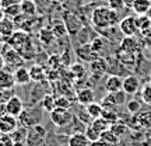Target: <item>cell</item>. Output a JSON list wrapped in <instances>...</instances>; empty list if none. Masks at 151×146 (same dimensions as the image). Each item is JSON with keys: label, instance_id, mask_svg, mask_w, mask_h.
<instances>
[{"label": "cell", "instance_id": "b9f144b4", "mask_svg": "<svg viewBox=\"0 0 151 146\" xmlns=\"http://www.w3.org/2000/svg\"><path fill=\"white\" fill-rule=\"evenodd\" d=\"M108 7L120 13V10L124 9V0H108Z\"/></svg>", "mask_w": 151, "mask_h": 146}, {"label": "cell", "instance_id": "60d3db41", "mask_svg": "<svg viewBox=\"0 0 151 146\" xmlns=\"http://www.w3.org/2000/svg\"><path fill=\"white\" fill-rule=\"evenodd\" d=\"M141 100L146 104H151V83L144 84L143 90H141Z\"/></svg>", "mask_w": 151, "mask_h": 146}, {"label": "cell", "instance_id": "e0dca14e", "mask_svg": "<svg viewBox=\"0 0 151 146\" xmlns=\"http://www.w3.org/2000/svg\"><path fill=\"white\" fill-rule=\"evenodd\" d=\"M123 86V77L115 75H109L105 80V90L108 93H116L122 90Z\"/></svg>", "mask_w": 151, "mask_h": 146}, {"label": "cell", "instance_id": "f35d334b", "mask_svg": "<svg viewBox=\"0 0 151 146\" xmlns=\"http://www.w3.org/2000/svg\"><path fill=\"white\" fill-rule=\"evenodd\" d=\"M126 108H127V111H129L132 115H134V114H137L139 111H141V103L140 101H137L136 98H132V100H129L127 101V104H126Z\"/></svg>", "mask_w": 151, "mask_h": 146}, {"label": "cell", "instance_id": "681fc988", "mask_svg": "<svg viewBox=\"0 0 151 146\" xmlns=\"http://www.w3.org/2000/svg\"><path fill=\"white\" fill-rule=\"evenodd\" d=\"M55 1H59V3H66L67 0H55Z\"/></svg>", "mask_w": 151, "mask_h": 146}, {"label": "cell", "instance_id": "cb8c5ba5", "mask_svg": "<svg viewBox=\"0 0 151 146\" xmlns=\"http://www.w3.org/2000/svg\"><path fill=\"white\" fill-rule=\"evenodd\" d=\"M14 86H16L14 75L7 69H1L0 70V87L1 89H13Z\"/></svg>", "mask_w": 151, "mask_h": 146}, {"label": "cell", "instance_id": "74e56055", "mask_svg": "<svg viewBox=\"0 0 151 146\" xmlns=\"http://www.w3.org/2000/svg\"><path fill=\"white\" fill-rule=\"evenodd\" d=\"M55 107L58 108H70L71 107V101L69 97L66 96H59V97L55 98Z\"/></svg>", "mask_w": 151, "mask_h": 146}, {"label": "cell", "instance_id": "f907efd6", "mask_svg": "<svg viewBox=\"0 0 151 146\" xmlns=\"http://www.w3.org/2000/svg\"><path fill=\"white\" fill-rule=\"evenodd\" d=\"M148 134H150V136H151V128H148Z\"/></svg>", "mask_w": 151, "mask_h": 146}, {"label": "cell", "instance_id": "6da1fadb", "mask_svg": "<svg viewBox=\"0 0 151 146\" xmlns=\"http://www.w3.org/2000/svg\"><path fill=\"white\" fill-rule=\"evenodd\" d=\"M120 20L122 18L119 16V11L109 9L108 6H99L97 9H94L91 13V24L97 31L115 27L116 24H119Z\"/></svg>", "mask_w": 151, "mask_h": 146}, {"label": "cell", "instance_id": "836d02e7", "mask_svg": "<svg viewBox=\"0 0 151 146\" xmlns=\"http://www.w3.org/2000/svg\"><path fill=\"white\" fill-rule=\"evenodd\" d=\"M41 107H42V110L50 113L55 108V97L52 94H45L41 100Z\"/></svg>", "mask_w": 151, "mask_h": 146}, {"label": "cell", "instance_id": "3957f363", "mask_svg": "<svg viewBox=\"0 0 151 146\" xmlns=\"http://www.w3.org/2000/svg\"><path fill=\"white\" fill-rule=\"evenodd\" d=\"M62 18H63V24H65L66 31L69 34V37H76L81 31V28L84 27L83 20L76 13H73L70 10L63 11L62 13Z\"/></svg>", "mask_w": 151, "mask_h": 146}, {"label": "cell", "instance_id": "9c48e42d", "mask_svg": "<svg viewBox=\"0 0 151 146\" xmlns=\"http://www.w3.org/2000/svg\"><path fill=\"white\" fill-rule=\"evenodd\" d=\"M126 93L123 90L116 93H108L101 101V105L104 108H115L116 105H122L126 103Z\"/></svg>", "mask_w": 151, "mask_h": 146}, {"label": "cell", "instance_id": "8fae6325", "mask_svg": "<svg viewBox=\"0 0 151 146\" xmlns=\"http://www.w3.org/2000/svg\"><path fill=\"white\" fill-rule=\"evenodd\" d=\"M4 111H6V114H9L11 117L18 118L20 114L24 111V103H22V100L20 97H17V96H11L4 104Z\"/></svg>", "mask_w": 151, "mask_h": 146}, {"label": "cell", "instance_id": "30bf717a", "mask_svg": "<svg viewBox=\"0 0 151 146\" xmlns=\"http://www.w3.org/2000/svg\"><path fill=\"white\" fill-rule=\"evenodd\" d=\"M108 70V62H106V58L104 56H98L94 60L90 62V73L94 79H99L102 77Z\"/></svg>", "mask_w": 151, "mask_h": 146}, {"label": "cell", "instance_id": "8992f818", "mask_svg": "<svg viewBox=\"0 0 151 146\" xmlns=\"http://www.w3.org/2000/svg\"><path fill=\"white\" fill-rule=\"evenodd\" d=\"M127 126H132L133 129H148V128H151V111L144 110V111H139L137 114L132 115Z\"/></svg>", "mask_w": 151, "mask_h": 146}, {"label": "cell", "instance_id": "db71d44e", "mask_svg": "<svg viewBox=\"0 0 151 146\" xmlns=\"http://www.w3.org/2000/svg\"><path fill=\"white\" fill-rule=\"evenodd\" d=\"M0 7H1V0H0Z\"/></svg>", "mask_w": 151, "mask_h": 146}, {"label": "cell", "instance_id": "5b68a950", "mask_svg": "<svg viewBox=\"0 0 151 146\" xmlns=\"http://www.w3.org/2000/svg\"><path fill=\"white\" fill-rule=\"evenodd\" d=\"M49 117H50V121L55 126H66L71 122V119L74 118V115L71 114L70 108H58L55 107L50 113H49Z\"/></svg>", "mask_w": 151, "mask_h": 146}, {"label": "cell", "instance_id": "7402d4cb", "mask_svg": "<svg viewBox=\"0 0 151 146\" xmlns=\"http://www.w3.org/2000/svg\"><path fill=\"white\" fill-rule=\"evenodd\" d=\"M132 10L136 16H147L151 11V0H134Z\"/></svg>", "mask_w": 151, "mask_h": 146}, {"label": "cell", "instance_id": "4dcf8cb0", "mask_svg": "<svg viewBox=\"0 0 151 146\" xmlns=\"http://www.w3.org/2000/svg\"><path fill=\"white\" fill-rule=\"evenodd\" d=\"M3 13H4V17H9V18H16L21 14V4H11L9 7H4L3 9Z\"/></svg>", "mask_w": 151, "mask_h": 146}, {"label": "cell", "instance_id": "52a82bcc", "mask_svg": "<svg viewBox=\"0 0 151 146\" xmlns=\"http://www.w3.org/2000/svg\"><path fill=\"white\" fill-rule=\"evenodd\" d=\"M3 58H4V62H6V66H11V68H20L22 66L24 63V59H22V56L18 54V51L14 49L11 45L6 42L4 45V49H3Z\"/></svg>", "mask_w": 151, "mask_h": 146}, {"label": "cell", "instance_id": "277c9868", "mask_svg": "<svg viewBox=\"0 0 151 146\" xmlns=\"http://www.w3.org/2000/svg\"><path fill=\"white\" fill-rule=\"evenodd\" d=\"M46 139V129L42 124H38L27 129L25 145L27 146H42Z\"/></svg>", "mask_w": 151, "mask_h": 146}, {"label": "cell", "instance_id": "ee69618b", "mask_svg": "<svg viewBox=\"0 0 151 146\" xmlns=\"http://www.w3.org/2000/svg\"><path fill=\"white\" fill-rule=\"evenodd\" d=\"M133 3H134V0H124V7H126V9H129V10H132Z\"/></svg>", "mask_w": 151, "mask_h": 146}, {"label": "cell", "instance_id": "83f0119b", "mask_svg": "<svg viewBox=\"0 0 151 146\" xmlns=\"http://www.w3.org/2000/svg\"><path fill=\"white\" fill-rule=\"evenodd\" d=\"M29 75H31V80L32 81L41 83V81L45 80V70H43L42 66H39V65H34L29 69Z\"/></svg>", "mask_w": 151, "mask_h": 146}, {"label": "cell", "instance_id": "816d5d0a", "mask_svg": "<svg viewBox=\"0 0 151 146\" xmlns=\"http://www.w3.org/2000/svg\"><path fill=\"white\" fill-rule=\"evenodd\" d=\"M106 146H118V145H106Z\"/></svg>", "mask_w": 151, "mask_h": 146}, {"label": "cell", "instance_id": "ba28073f", "mask_svg": "<svg viewBox=\"0 0 151 146\" xmlns=\"http://www.w3.org/2000/svg\"><path fill=\"white\" fill-rule=\"evenodd\" d=\"M119 30L124 37H136L139 35V27H137V18L136 16L123 17L119 21Z\"/></svg>", "mask_w": 151, "mask_h": 146}, {"label": "cell", "instance_id": "9a60e30c", "mask_svg": "<svg viewBox=\"0 0 151 146\" xmlns=\"http://www.w3.org/2000/svg\"><path fill=\"white\" fill-rule=\"evenodd\" d=\"M76 100H77V103L80 104V105L86 107V105L95 101V93L90 87H81L76 93Z\"/></svg>", "mask_w": 151, "mask_h": 146}, {"label": "cell", "instance_id": "8d00e7d4", "mask_svg": "<svg viewBox=\"0 0 151 146\" xmlns=\"http://www.w3.org/2000/svg\"><path fill=\"white\" fill-rule=\"evenodd\" d=\"M84 134H86V136L88 138L90 142H95V141H99V139H101V134H99L97 129H94L91 125H87Z\"/></svg>", "mask_w": 151, "mask_h": 146}, {"label": "cell", "instance_id": "603a6c76", "mask_svg": "<svg viewBox=\"0 0 151 146\" xmlns=\"http://www.w3.org/2000/svg\"><path fill=\"white\" fill-rule=\"evenodd\" d=\"M67 146H91V142L88 141L84 132H76L70 135L67 141Z\"/></svg>", "mask_w": 151, "mask_h": 146}, {"label": "cell", "instance_id": "7bdbcfd3", "mask_svg": "<svg viewBox=\"0 0 151 146\" xmlns=\"http://www.w3.org/2000/svg\"><path fill=\"white\" fill-rule=\"evenodd\" d=\"M22 0H1V9L4 7H9L11 4H20Z\"/></svg>", "mask_w": 151, "mask_h": 146}, {"label": "cell", "instance_id": "ffe728a7", "mask_svg": "<svg viewBox=\"0 0 151 146\" xmlns=\"http://www.w3.org/2000/svg\"><path fill=\"white\" fill-rule=\"evenodd\" d=\"M14 80H16V84H20V86H25L28 83H31V75H29V69L24 68V66H20L17 68L16 72H14Z\"/></svg>", "mask_w": 151, "mask_h": 146}, {"label": "cell", "instance_id": "484cf974", "mask_svg": "<svg viewBox=\"0 0 151 146\" xmlns=\"http://www.w3.org/2000/svg\"><path fill=\"white\" fill-rule=\"evenodd\" d=\"M90 45H91L92 52L97 55V56H102L104 49L106 48V45H105V39H104L102 37H95L91 42H90Z\"/></svg>", "mask_w": 151, "mask_h": 146}, {"label": "cell", "instance_id": "f1b7e54d", "mask_svg": "<svg viewBox=\"0 0 151 146\" xmlns=\"http://www.w3.org/2000/svg\"><path fill=\"white\" fill-rule=\"evenodd\" d=\"M86 110H87V113L90 114V117H91L92 119H95V118H99V117H101L104 107L101 105V103H95V101H94V103L86 105Z\"/></svg>", "mask_w": 151, "mask_h": 146}, {"label": "cell", "instance_id": "ab89813d", "mask_svg": "<svg viewBox=\"0 0 151 146\" xmlns=\"http://www.w3.org/2000/svg\"><path fill=\"white\" fill-rule=\"evenodd\" d=\"M39 13H45L49 10V7L53 4V0H35Z\"/></svg>", "mask_w": 151, "mask_h": 146}, {"label": "cell", "instance_id": "7dc6e473", "mask_svg": "<svg viewBox=\"0 0 151 146\" xmlns=\"http://www.w3.org/2000/svg\"><path fill=\"white\" fill-rule=\"evenodd\" d=\"M3 17H4V13H3V9H1V7H0V20H1V18H3Z\"/></svg>", "mask_w": 151, "mask_h": 146}, {"label": "cell", "instance_id": "4fadbf2b", "mask_svg": "<svg viewBox=\"0 0 151 146\" xmlns=\"http://www.w3.org/2000/svg\"><path fill=\"white\" fill-rule=\"evenodd\" d=\"M140 77L136 75H127L126 77H123V86H122V90H123L126 94L129 96H133L137 92H140Z\"/></svg>", "mask_w": 151, "mask_h": 146}, {"label": "cell", "instance_id": "5bb4252c", "mask_svg": "<svg viewBox=\"0 0 151 146\" xmlns=\"http://www.w3.org/2000/svg\"><path fill=\"white\" fill-rule=\"evenodd\" d=\"M18 125V119L16 117H11L9 114H3L0 115V132L1 134H11L17 129Z\"/></svg>", "mask_w": 151, "mask_h": 146}, {"label": "cell", "instance_id": "d6986e66", "mask_svg": "<svg viewBox=\"0 0 151 146\" xmlns=\"http://www.w3.org/2000/svg\"><path fill=\"white\" fill-rule=\"evenodd\" d=\"M119 48L126 51V52L137 54L140 51V42L136 39V37H123V39L120 41Z\"/></svg>", "mask_w": 151, "mask_h": 146}, {"label": "cell", "instance_id": "d6a6232c", "mask_svg": "<svg viewBox=\"0 0 151 146\" xmlns=\"http://www.w3.org/2000/svg\"><path fill=\"white\" fill-rule=\"evenodd\" d=\"M101 141L105 142L106 145H118V143H119V138L115 135L111 129H108V131H105V132H102V134H101Z\"/></svg>", "mask_w": 151, "mask_h": 146}, {"label": "cell", "instance_id": "2e32d148", "mask_svg": "<svg viewBox=\"0 0 151 146\" xmlns=\"http://www.w3.org/2000/svg\"><path fill=\"white\" fill-rule=\"evenodd\" d=\"M16 33V24H14V20L13 18H9V17H3L0 20V34L4 37V39L7 41L9 38Z\"/></svg>", "mask_w": 151, "mask_h": 146}, {"label": "cell", "instance_id": "4316f807", "mask_svg": "<svg viewBox=\"0 0 151 146\" xmlns=\"http://www.w3.org/2000/svg\"><path fill=\"white\" fill-rule=\"evenodd\" d=\"M109 129L112 131L115 135L118 136L119 139L122 138V136H124L126 134H127V131H129V126L124 124V122H120V121H116V122H113V124H111V126H109Z\"/></svg>", "mask_w": 151, "mask_h": 146}, {"label": "cell", "instance_id": "c3c4849f", "mask_svg": "<svg viewBox=\"0 0 151 146\" xmlns=\"http://www.w3.org/2000/svg\"><path fill=\"white\" fill-rule=\"evenodd\" d=\"M0 42H6V39H4V37L0 34Z\"/></svg>", "mask_w": 151, "mask_h": 146}, {"label": "cell", "instance_id": "f6af8a7d", "mask_svg": "<svg viewBox=\"0 0 151 146\" xmlns=\"http://www.w3.org/2000/svg\"><path fill=\"white\" fill-rule=\"evenodd\" d=\"M91 146H106V143H105V142H102L101 139H99V141L91 142Z\"/></svg>", "mask_w": 151, "mask_h": 146}, {"label": "cell", "instance_id": "ac0fdd59", "mask_svg": "<svg viewBox=\"0 0 151 146\" xmlns=\"http://www.w3.org/2000/svg\"><path fill=\"white\" fill-rule=\"evenodd\" d=\"M76 55L80 58L81 60H84V62H91L94 60L95 58H98L97 55L92 52L91 49V45L90 44H84V45H78L77 48H76Z\"/></svg>", "mask_w": 151, "mask_h": 146}, {"label": "cell", "instance_id": "e575fe53", "mask_svg": "<svg viewBox=\"0 0 151 146\" xmlns=\"http://www.w3.org/2000/svg\"><path fill=\"white\" fill-rule=\"evenodd\" d=\"M101 117L106 119L109 124H113V122L119 121V114L115 111V108H104Z\"/></svg>", "mask_w": 151, "mask_h": 146}, {"label": "cell", "instance_id": "7a4b0ae2", "mask_svg": "<svg viewBox=\"0 0 151 146\" xmlns=\"http://www.w3.org/2000/svg\"><path fill=\"white\" fill-rule=\"evenodd\" d=\"M42 121V107L41 104L39 105H35L34 108H24L20 117H18V122L21 124L22 128H31V126H35V125L41 124Z\"/></svg>", "mask_w": 151, "mask_h": 146}, {"label": "cell", "instance_id": "7c38bea8", "mask_svg": "<svg viewBox=\"0 0 151 146\" xmlns=\"http://www.w3.org/2000/svg\"><path fill=\"white\" fill-rule=\"evenodd\" d=\"M106 62H108V70H106L108 75L120 76V77H126L127 75H130L129 72L126 70V66H124L116 56L106 58Z\"/></svg>", "mask_w": 151, "mask_h": 146}, {"label": "cell", "instance_id": "d4e9b609", "mask_svg": "<svg viewBox=\"0 0 151 146\" xmlns=\"http://www.w3.org/2000/svg\"><path fill=\"white\" fill-rule=\"evenodd\" d=\"M21 13L28 17H35L38 13V7L35 0H22L21 3Z\"/></svg>", "mask_w": 151, "mask_h": 146}, {"label": "cell", "instance_id": "f546056e", "mask_svg": "<svg viewBox=\"0 0 151 146\" xmlns=\"http://www.w3.org/2000/svg\"><path fill=\"white\" fill-rule=\"evenodd\" d=\"M90 125H91L94 129H97L99 134H102V132H105V131H108L109 126H111V124H109V122L105 118H102V117L92 119V122Z\"/></svg>", "mask_w": 151, "mask_h": 146}, {"label": "cell", "instance_id": "bcb514c9", "mask_svg": "<svg viewBox=\"0 0 151 146\" xmlns=\"http://www.w3.org/2000/svg\"><path fill=\"white\" fill-rule=\"evenodd\" d=\"M6 68V62H4V58H3V55L0 54V70L1 69H4Z\"/></svg>", "mask_w": 151, "mask_h": 146}, {"label": "cell", "instance_id": "44dd1931", "mask_svg": "<svg viewBox=\"0 0 151 146\" xmlns=\"http://www.w3.org/2000/svg\"><path fill=\"white\" fill-rule=\"evenodd\" d=\"M115 56L118 58L122 63H123L126 68H129V66H134L136 65V60H137V54H132V52H126L123 49L119 48L116 51V54Z\"/></svg>", "mask_w": 151, "mask_h": 146}, {"label": "cell", "instance_id": "d590c367", "mask_svg": "<svg viewBox=\"0 0 151 146\" xmlns=\"http://www.w3.org/2000/svg\"><path fill=\"white\" fill-rule=\"evenodd\" d=\"M41 41H42L45 45H50V44H53V41H56V37H55V34L52 30H49V28H45L41 31Z\"/></svg>", "mask_w": 151, "mask_h": 146}, {"label": "cell", "instance_id": "1f68e13d", "mask_svg": "<svg viewBox=\"0 0 151 146\" xmlns=\"http://www.w3.org/2000/svg\"><path fill=\"white\" fill-rule=\"evenodd\" d=\"M70 73L74 79H83L87 75V69L81 63H73L70 66Z\"/></svg>", "mask_w": 151, "mask_h": 146}, {"label": "cell", "instance_id": "f5cc1de1", "mask_svg": "<svg viewBox=\"0 0 151 146\" xmlns=\"http://www.w3.org/2000/svg\"><path fill=\"white\" fill-rule=\"evenodd\" d=\"M1 135H3V134H1V132H0V138H1Z\"/></svg>", "mask_w": 151, "mask_h": 146}]
</instances>
